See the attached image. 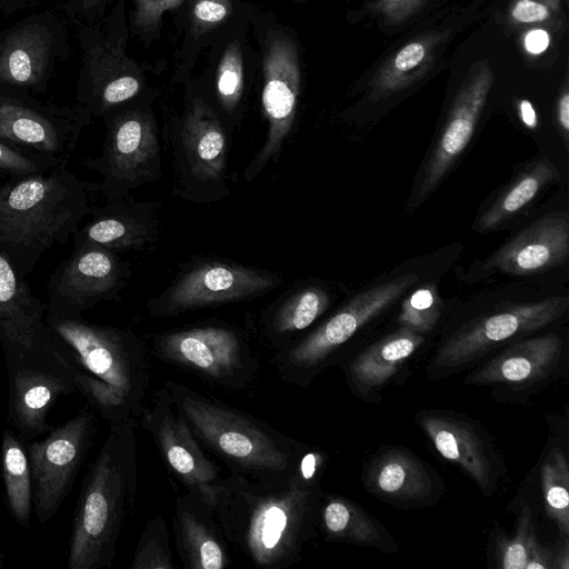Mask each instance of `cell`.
<instances>
[{
    "instance_id": "83f0119b",
    "label": "cell",
    "mask_w": 569,
    "mask_h": 569,
    "mask_svg": "<svg viewBox=\"0 0 569 569\" xmlns=\"http://www.w3.org/2000/svg\"><path fill=\"white\" fill-rule=\"evenodd\" d=\"M49 38L28 28L13 34L0 57V83L33 86L38 83L48 60Z\"/></svg>"
},
{
    "instance_id": "9c48e42d",
    "label": "cell",
    "mask_w": 569,
    "mask_h": 569,
    "mask_svg": "<svg viewBox=\"0 0 569 569\" xmlns=\"http://www.w3.org/2000/svg\"><path fill=\"white\" fill-rule=\"evenodd\" d=\"M97 413L86 406L47 436L27 446L32 507L41 523L56 516L71 491L98 432Z\"/></svg>"
},
{
    "instance_id": "7402d4cb",
    "label": "cell",
    "mask_w": 569,
    "mask_h": 569,
    "mask_svg": "<svg viewBox=\"0 0 569 569\" xmlns=\"http://www.w3.org/2000/svg\"><path fill=\"white\" fill-rule=\"evenodd\" d=\"M423 342V335L400 327L366 348L346 370L352 393L363 401H377L376 392L397 375Z\"/></svg>"
},
{
    "instance_id": "ab89813d",
    "label": "cell",
    "mask_w": 569,
    "mask_h": 569,
    "mask_svg": "<svg viewBox=\"0 0 569 569\" xmlns=\"http://www.w3.org/2000/svg\"><path fill=\"white\" fill-rule=\"evenodd\" d=\"M553 568L552 553L541 546L537 537L531 541L528 550L525 569H550Z\"/></svg>"
},
{
    "instance_id": "5b68a950",
    "label": "cell",
    "mask_w": 569,
    "mask_h": 569,
    "mask_svg": "<svg viewBox=\"0 0 569 569\" xmlns=\"http://www.w3.org/2000/svg\"><path fill=\"white\" fill-rule=\"evenodd\" d=\"M67 163L0 186V250L24 278L49 248L73 237L91 212L83 181Z\"/></svg>"
},
{
    "instance_id": "f35d334b",
    "label": "cell",
    "mask_w": 569,
    "mask_h": 569,
    "mask_svg": "<svg viewBox=\"0 0 569 569\" xmlns=\"http://www.w3.org/2000/svg\"><path fill=\"white\" fill-rule=\"evenodd\" d=\"M425 47L419 42H412L403 47L395 58V67L400 71H407L417 67L425 58Z\"/></svg>"
},
{
    "instance_id": "ac0fdd59",
    "label": "cell",
    "mask_w": 569,
    "mask_h": 569,
    "mask_svg": "<svg viewBox=\"0 0 569 569\" xmlns=\"http://www.w3.org/2000/svg\"><path fill=\"white\" fill-rule=\"evenodd\" d=\"M158 153V142L148 123L138 118L116 122L109 130L103 151L98 159H86L82 164L100 171V184L83 182L86 188L116 197L132 186Z\"/></svg>"
},
{
    "instance_id": "4fadbf2b",
    "label": "cell",
    "mask_w": 569,
    "mask_h": 569,
    "mask_svg": "<svg viewBox=\"0 0 569 569\" xmlns=\"http://www.w3.org/2000/svg\"><path fill=\"white\" fill-rule=\"evenodd\" d=\"M47 305L0 250V345L7 361L59 359L46 326Z\"/></svg>"
},
{
    "instance_id": "d6986e66",
    "label": "cell",
    "mask_w": 569,
    "mask_h": 569,
    "mask_svg": "<svg viewBox=\"0 0 569 569\" xmlns=\"http://www.w3.org/2000/svg\"><path fill=\"white\" fill-rule=\"evenodd\" d=\"M569 256V219L566 212L548 213L506 242L490 259L501 272L527 276L563 264Z\"/></svg>"
},
{
    "instance_id": "e0dca14e",
    "label": "cell",
    "mask_w": 569,
    "mask_h": 569,
    "mask_svg": "<svg viewBox=\"0 0 569 569\" xmlns=\"http://www.w3.org/2000/svg\"><path fill=\"white\" fill-rule=\"evenodd\" d=\"M278 281L240 266L204 263L184 274L169 291L158 315H173L192 308L231 302L272 290Z\"/></svg>"
},
{
    "instance_id": "277c9868",
    "label": "cell",
    "mask_w": 569,
    "mask_h": 569,
    "mask_svg": "<svg viewBox=\"0 0 569 569\" xmlns=\"http://www.w3.org/2000/svg\"><path fill=\"white\" fill-rule=\"evenodd\" d=\"M162 386L202 448L224 463L229 473L271 487L289 482L308 445L176 380Z\"/></svg>"
},
{
    "instance_id": "d590c367",
    "label": "cell",
    "mask_w": 569,
    "mask_h": 569,
    "mask_svg": "<svg viewBox=\"0 0 569 569\" xmlns=\"http://www.w3.org/2000/svg\"><path fill=\"white\" fill-rule=\"evenodd\" d=\"M325 466V452L308 446L300 455L292 476L307 485H320Z\"/></svg>"
},
{
    "instance_id": "836d02e7",
    "label": "cell",
    "mask_w": 569,
    "mask_h": 569,
    "mask_svg": "<svg viewBox=\"0 0 569 569\" xmlns=\"http://www.w3.org/2000/svg\"><path fill=\"white\" fill-rule=\"evenodd\" d=\"M533 516L530 508L522 506L515 535L510 538L499 535L497 538V566L501 569H525L528 550L536 538Z\"/></svg>"
},
{
    "instance_id": "f546056e",
    "label": "cell",
    "mask_w": 569,
    "mask_h": 569,
    "mask_svg": "<svg viewBox=\"0 0 569 569\" xmlns=\"http://www.w3.org/2000/svg\"><path fill=\"white\" fill-rule=\"evenodd\" d=\"M184 149L194 174L202 179H218L224 168L226 140L221 129L208 120L191 121Z\"/></svg>"
},
{
    "instance_id": "7bdbcfd3",
    "label": "cell",
    "mask_w": 569,
    "mask_h": 569,
    "mask_svg": "<svg viewBox=\"0 0 569 569\" xmlns=\"http://www.w3.org/2000/svg\"><path fill=\"white\" fill-rule=\"evenodd\" d=\"M558 123L560 130L562 132L566 144H568V133H569V94L565 93L558 103Z\"/></svg>"
},
{
    "instance_id": "d4e9b609",
    "label": "cell",
    "mask_w": 569,
    "mask_h": 569,
    "mask_svg": "<svg viewBox=\"0 0 569 569\" xmlns=\"http://www.w3.org/2000/svg\"><path fill=\"white\" fill-rule=\"evenodd\" d=\"M558 177L556 166L547 159L533 161L482 212L477 229L487 232L497 229L522 211L538 193Z\"/></svg>"
},
{
    "instance_id": "52a82bcc",
    "label": "cell",
    "mask_w": 569,
    "mask_h": 569,
    "mask_svg": "<svg viewBox=\"0 0 569 569\" xmlns=\"http://www.w3.org/2000/svg\"><path fill=\"white\" fill-rule=\"evenodd\" d=\"M417 281L416 274H403L355 296L313 331L276 351L271 363L278 376L289 385L309 386L345 343Z\"/></svg>"
},
{
    "instance_id": "1f68e13d",
    "label": "cell",
    "mask_w": 569,
    "mask_h": 569,
    "mask_svg": "<svg viewBox=\"0 0 569 569\" xmlns=\"http://www.w3.org/2000/svg\"><path fill=\"white\" fill-rule=\"evenodd\" d=\"M131 569H172L174 562L170 538L162 517L151 518L144 526L137 543Z\"/></svg>"
},
{
    "instance_id": "2e32d148",
    "label": "cell",
    "mask_w": 569,
    "mask_h": 569,
    "mask_svg": "<svg viewBox=\"0 0 569 569\" xmlns=\"http://www.w3.org/2000/svg\"><path fill=\"white\" fill-rule=\"evenodd\" d=\"M362 483L377 499L400 509L435 505L445 488L429 463L398 446L385 447L369 459Z\"/></svg>"
},
{
    "instance_id": "5bb4252c",
    "label": "cell",
    "mask_w": 569,
    "mask_h": 569,
    "mask_svg": "<svg viewBox=\"0 0 569 569\" xmlns=\"http://www.w3.org/2000/svg\"><path fill=\"white\" fill-rule=\"evenodd\" d=\"M8 416L11 429L24 441L49 432L47 418L61 396L76 390L64 360L39 359L7 361Z\"/></svg>"
},
{
    "instance_id": "30bf717a",
    "label": "cell",
    "mask_w": 569,
    "mask_h": 569,
    "mask_svg": "<svg viewBox=\"0 0 569 569\" xmlns=\"http://www.w3.org/2000/svg\"><path fill=\"white\" fill-rule=\"evenodd\" d=\"M139 417L169 472L188 493L214 508L224 477L208 457L163 386L153 391Z\"/></svg>"
},
{
    "instance_id": "44dd1931",
    "label": "cell",
    "mask_w": 569,
    "mask_h": 569,
    "mask_svg": "<svg viewBox=\"0 0 569 569\" xmlns=\"http://www.w3.org/2000/svg\"><path fill=\"white\" fill-rule=\"evenodd\" d=\"M562 352V339L556 333L522 338L478 367L463 383L523 386L538 382L558 368Z\"/></svg>"
},
{
    "instance_id": "4dcf8cb0",
    "label": "cell",
    "mask_w": 569,
    "mask_h": 569,
    "mask_svg": "<svg viewBox=\"0 0 569 569\" xmlns=\"http://www.w3.org/2000/svg\"><path fill=\"white\" fill-rule=\"evenodd\" d=\"M546 511L560 533L569 535V466L565 453L553 447L540 469Z\"/></svg>"
},
{
    "instance_id": "484cf974",
    "label": "cell",
    "mask_w": 569,
    "mask_h": 569,
    "mask_svg": "<svg viewBox=\"0 0 569 569\" xmlns=\"http://www.w3.org/2000/svg\"><path fill=\"white\" fill-rule=\"evenodd\" d=\"M1 472L7 507L18 525L28 529L32 509V483L24 440L7 428L1 436Z\"/></svg>"
},
{
    "instance_id": "8fae6325",
    "label": "cell",
    "mask_w": 569,
    "mask_h": 569,
    "mask_svg": "<svg viewBox=\"0 0 569 569\" xmlns=\"http://www.w3.org/2000/svg\"><path fill=\"white\" fill-rule=\"evenodd\" d=\"M87 120L74 109L0 93V141L21 151L68 160Z\"/></svg>"
},
{
    "instance_id": "e575fe53",
    "label": "cell",
    "mask_w": 569,
    "mask_h": 569,
    "mask_svg": "<svg viewBox=\"0 0 569 569\" xmlns=\"http://www.w3.org/2000/svg\"><path fill=\"white\" fill-rule=\"evenodd\" d=\"M62 161L68 160L21 151L0 141V174L9 178L47 171Z\"/></svg>"
},
{
    "instance_id": "ee69618b",
    "label": "cell",
    "mask_w": 569,
    "mask_h": 569,
    "mask_svg": "<svg viewBox=\"0 0 569 569\" xmlns=\"http://www.w3.org/2000/svg\"><path fill=\"white\" fill-rule=\"evenodd\" d=\"M238 76L230 70L223 71L219 78L218 89L224 97L232 96L238 87Z\"/></svg>"
},
{
    "instance_id": "60d3db41",
    "label": "cell",
    "mask_w": 569,
    "mask_h": 569,
    "mask_svg": "<svg viewBox=\"0 0 569 569\" xmlns=\"http://www.w3.org/2000/svg\"><path fill=\"white\" fill-rule=\"evenodd\" d=\"M194 13L203 21L216 22L224 18L227 10L221 3L203 0L194 7Z\"/></svg>"
},
{
    "instance_id": "74e56055",
    "label": "cell",
    "mask_w": 569,
    "mask_h": 569,
    "mask_svg": "<svg viewBox=\"0 0 569 569\" xmlns=\"http://www.w3.org/2000/svg\"><path fill=\"white\" fill-rule=\"evenodd\" d=\"M512 17L520 22H537L548 17V10L532 0H520L512 10Z\"/></svg>"
},
{
    "instance_id": "603a6c76",
    "label": "cell",
    "mask_w": 569,
    "mask_h": 569,
    "mask_svg": "<svg viewBox=\"0 0 569 569\" xmlns=\"http://www.w3.org/2000/svg\"><path fill=\"white\" fill-rule=\"evenodd\" d=\"M487 86L476 83L462 92L439 136L423 170L419 199L429 197L468 146L480 116Z\"/></svg>"
},
{
    "instance_id": "f1b7e54d",
    "label": "cell",
    "mask_w": 569,
    "mask_h": 569,
    "mask_svg": "<svg viewBox=\"0 0 569 569\" xmlns=\"http://www.w3.org/2000/svg\"><path fill=\"white\" fill-rule=\"evenodd\" d=\"M90 214L92 219L73 234L74 243L89 242L113 251L142 242L146 231L130 217L108 208H91Z\"/></svg>"
},
{
    "instance_id": "d6a6232c",
    "label": "cell",
    "mask_w": 569,
    "mask_h": 569,
    "mask_svg": "<svg viewBox=\"0 0 569 569\" xmlns=\"http://www.w3.org/2000/svg\"><path fill=\"white\" fill-rule=\"evenodd\" d=\"M441 313V301L433 284H425L415 290L401 303L398 317L400 327L418 333L433 329Z\"/></svg>"
},
{
    "instance_id": "7c38bea8",
    "label": "cell",
    "mask_w": 569,
    "mask_h": 569,
    "mask_svg": "<svg viewBox=\"0 0 569 569\" xmlns=\"http://www.w3.org/2000/svg\"><path fill=\"white\" fill-rule=\"evenodd\" d=\"M122 277V264L112 250L74 243L71 254L49 278L47 311L77 315L100 301L116 299Z\"/></svg>"
},
{
    "instance_id": "ba28073f",
    "label": "cell",
    "mask_w": 569,
    "mask_h": 569,
    "mask_svg": "<svg viewBox=\"0 0 569 569\" xmlns=\"http://www.w3.org/2000/svg\"><path fill=\"white\" fill-rule=\"evenodd\" d=\"M151 353L212 386L243 391L256 380L260 361L238 331L206 326L162 332Z\"/></svg>"
},
{
    "instance_id": "7a4b0ae2",
    "label": "cell",
    "mask_w": 569,
    "mask_h": 569,
    "mask_svg": "<svg viewBox=\"0 0 569 569\" xmlns=\"http://www.w3.org/2000/svg\"><path fill=\"white\" fill-rule=\"evenodd\" d=\"M46 326L76 390L102 419L138 418L150 388L147 348L132 332L47 311Z\"/></svg>"
},
{
    "instance_id": "3957f363",
    "label": "cell",
    "mask_w": 569,
    "mask_h": 569,
    "mask_svg": "<svg viewBox=\"0 0 569 569\" xmlns=\"http://www.w3.org/2000/svg\"><path fill=\"white\" fill-rule=\"evenodd\" d=\"M138 490L137 418L111 422L83 479L71 526L67 569L110 568Z\"/></svg>"
},
{
    "instance_id": "ffe728a7",
    "label": "cell",
    "mask_w": 569,
    "mask_h": 569,
    "mask_svg": "<svg viewBox=\"0 0 569 569\" xmlns=\"http://www.w3.org/2000/svg\"><path fill=\"white\" fill-rule=\"evenodd\" d=\"M172 530L180 562L187 569H223L231 565L228 541L213 508L186 492L174 501Z\"/></svg>"
},
{
    "instance_id": "8d00e7d4",
    "label": "cell",
    "mask_w": 569,
    "mask_h": 569,
    "mask_svg": "<svg viewBox=\"0 0 569 569\" xmlns=\"http://www.w3.org/2000/svg\"><path fill=\"white\" fill-rule=\"evenodd\" d=\"M138 81L132 77H122L110 82L103 90L102 100L106 104H116L128 100L137 93Z\"/></svg>"
},
{
    "instance_id": "7dc6e473",
    "label": "cell",
    "mask_w": 569,
    "mask_h": 569,
    "mask_svg": "<svg viewBox=\"0 0 569 569\" xmlns=\"http://www.w3.org/2000/svg\"><path fill=\"white\" fill-rule=\"evenodd\" d=\"M4 568V556L0 551V569Z\"/></svg>"
},
{
    "instance_id": "cb8c5ba5",
    "label": "cell",
    "mask_w": 569,
    "mask_h": 569,
    "mask_svg": "<svg viewBox=\"0 0 569 569\" xmlns=\"http://www.w3.org/2000/svg\"><path fill=\"white\" fill-rule=\"evenodd\" d=\"M318 528L328 541L377 548L387 552L398 550V545L386 527L352 500L321 493Z\"/></svg>"
},
{
    "instance_id": "f6af8a7d",
    "label": "cell",
    "mask_w": 569,
    "mask_h": 569,
    "mask_svg": "<svg viewBox=\"0 0 569 569\" xmlns=\"http://www.w3.org/2000/svg\"><path fill=\"white\" fill-rule=\"evenodd\" d=\"M520 116L523 121V123L530 128L535 129L537 126V116L535 112L533 107L531 103L527 100H522L520 103Z\"/></svg>"
},
{
    "instance_id": "b9f144b4",
    "label": "cell",
    "mask_w": 569,
    "mask_h": 569,
    "mask_svg": "<svg viewBox=\"0 0 569 569\" xmlns=\"http://www.w3.org/2000/svg\"><path fill=\"white\" fill-rule=\"evenodd\" d=\"M526 48L531 53L545 51L549 44L548 33L543 30L530 31L525 40Z\"/></svg>"
},
{
    "instance_id": "6da1fadb",
    "label": "cell",
    "mask_w": 569,
    "mask_h": 569,
    "mask_svg": "<svg viewBox=\"0 0 569 569\" xmlns=\"http://www.w3.org/2000/svg\"><path fill=\"white\" fill-rule=\"evenodd\" d=\"M320 485L293 476L271 487L238 475L223 478L213 508L227 539L262 569H283L298 562L318 528Z\"/></svg>"
},
{
    "instance_id": "8992f818",
    "label": "cell",
    "mask_w": 569,
    "mask_h": 569,
    "mask_svg": "<svg viewBox=\"0 0 569 569\" xmlns=\"http://www.w3.org/2000/svg\"><path fill=\"white\" fill-rule=\"evenodd\" d=\"M567 297L513 303L470 318L442 338L427 375L439 380L470 367L499 347L520 340L555 322L567 311Z\"/></svg>"
},
{
    "instance_id": "bcb514c9",
    "label": "cell",
    "mask_w": 569,
    "mask_h": 569,
    "mask_svg": "<svg viewBox=\"0 0 569 569\" xmlns=\"http://www.w3.org/2000/svg\"><path fill=\"white\" fill-rule=\"evenodd\" d=\"M569 556H568V543L566 541L562 549L559 550L556 557H553V568L568 569L569 568Z\"/></svg>"
},
{
    "instance_id": "9a60e30c",
    "label": "cell",
    "mask_w": 569,
    "mask_h": 569,
    "mask_svg": "<svg viewBox=\"0 0 569 569\" xmlns=\"http://www.w3.org/2000/svg\"><path fill=\"white\" fill-rule=\"evenodd\" d=\"M416 420L437 451L458 465L490 497L503 465L489 436L472 419L448 410H423Z\"/></svg>"
},
{
    "instance_id": "c3c4849f",
    "label": "cell",
    "mask_w": 569,
    "mask_h": 569,
    "mask_svg": "<svg viewBox=\"0 0 569 569\" xmlns=\"http://www.w3.org/2000/svg\"><path fill=\"white\" fill-rule=\"evenodd\" d=\"M167 1H170V0H167Z\"/></svg>"
},
{
    "instance_id": "4316f807",
    "label": "cell",
    "mask_w": 569,
    "mask_h": 569,
    "mask_svg": "<svg viewBox=\"0 0 569 569\" xmlns=\"http://www.w3.org/2000/svg\"><path fill=\"white\" fill-rule=\"evenodd\" d=\"M329 296L320 288H307L281 303L268 317L264 332L277 351L297 341L299 332L308 329L329 307Z\"/></svg>"
}]
</instances>
